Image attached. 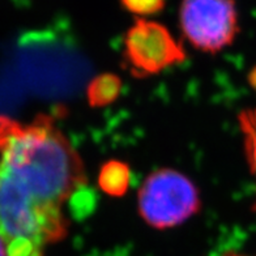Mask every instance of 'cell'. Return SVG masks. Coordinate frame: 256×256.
Listing matches in <instances>:
<instances>
[{"label": "cell", "instance_id": "cell-1", "mask_svg": "<svg viewBox=\"0 0 256 256\" xmlns=\"http://www.w3.org/2000/svg\"><path fill=\"white\" fill-rule=\"evenodd\" d=\"M86 182L82 158L51 116L30 123L0 116V236L7 256H40L63 240V202Z\"/></svg>", "mask_w": 256, "mask_h": 256}, {"label": "cell", "instance_id": "cell-2", "mask_svg": "<svg viewBox=\"0 0 256 256\" xmlns=\"http://www.w3.org/2000/svg\"><path fill=\"white\" fill-rule=\"evenodd\" d=\"M142 218L154 229L182 225L199 213L200 192L187 176L172 168H160L144 179L138 194Z\"/></svg>", "mask_w": 256, "mask_h": 256}, {"label": "cell", "instance_id": "cell-3", "mask_svg": "<svg viewBox=\"0 0 256 256\" xmlns=\"http://www.w3.org/2000/svg\"><path fill=\"white\" fill-rule=\"evenodd\" d=\"M179 22L190 44L209 54L229 48L240 33L234 0H183Z\"/></svg>", "mask_w": 256, "mask_h": 256}, {"label": "cell", "instance_id": "cell-4", "mask_svg": "<svg viewBox=\"0 0 256 256\" xmlns=\"http://www.w3.org/2000/svg\"><path fill=\"white\" fill-rule=\"evenodd\" d=\"M126 67L135 78H149L187 59L184 48L160 22L138 18L124 36Z\"/></svg>", "mask_w": 256, "mask_h": 256}, {"label": "cell", "instance_id": "cell-5", "mask_svg": "<svg viewBox=\"0 0 256 256\" xmlns=\"http://www.w3.org/2000/svg\"><path fill=\"white\" fill-rule=\"evenodd\" d=\"M131 184V168L123 161L110 160L104 162L98 174V187L106 195L120 198Z\"/></svg>", "mask_w": 256, "mask_h": 256}, {"label": "cell", "instance_id": "cell-6", "mask_svg": "<svg viewBox=\"0 0 256 256\" xmlns=\"http://www.w3.org/2000/svg\"><path fill=\"white\" fill-rule=\"evenodd\" d=\"M122 80L118 74L104 72L98 74L89 82L86 89V98L92 108H100L112 104L122 93Z\"/></svg>", "mask_w": 256, "mask_h": 256}, {"label": "cell", "instance_id": "cell-7", "mask_svg": "<svg viewBox=\"0 0 256 256\" xmlns=\"http://www.w3.org/2000/svg\"><path fill=\"white\" fill-rule=\"evenodd\" d=\"M238 120L243 135V148L247 165L256 182V108H247L240 112ZM252 210L256 212V199Z\"/></svg>", "mask_w": 256, "mask_h": 256}, {"label": "cell", "instance_id": "cell-8", "mask_svg": "<svg viewBox=\"0 0 256 256\" xmlns=\"http://www.w3.org/2000/svg\"><path fill=\"white\" fill-rule=\"evenodd\" d=\"M120 4L130 14L146 17L164 10L166 0H120Z\"/></svg>", "mask_w": 256, "mask_h": 256}, {"label": "cell", "instance_id": "cell-9", "mask_svg": "<svg viewBox=\"0 0 256 256\" xmlns=\"http://www.w3.org/2000/svg\"><path fill=\"white\" fill-rule=\"evenodd\" d=\"M250 84H251L252 88L256 89V67L254 68L252 71H251V74H250Z\"/></svg>", "mask_w": 256, "mask_h": 256}, {"label": "cell", "instance_id": "cell-10", "mask_svg": "<svg viewBox=\"0 0 256 256\" xmlns=\"http://www.w3.org/2000/svg\"><path fill=\"white\" fill-rule=\"evenodd\" d=\"M0 256H7V248H6V244H4L2 236H0Z\"/></svg>", "mask_w": 256, "mask_h": 256}, {"label": "cell", "instance_id": "cell-11", "mask_svg": "<svg viewBox=\"0 0 256 256\" xmlns=\"http://www.w3.org/2000/svg\"><path fill=\"white\" fill-rule=\"evenodd\" d=\"M224 256H256V255H244V254L232 252V251H230V252H226Z\"/></svg>", "mask_w": 256, "mask_h": 256}]
</instances>
